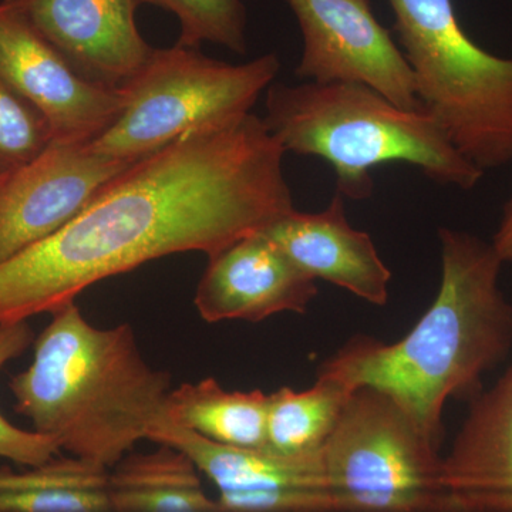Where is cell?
Listing matches in <instances>:
<instances>
[{"label": "cell", "mask_w": 512, "mask_h": 512, "mask_svg": "<svg viewBox=\"0 0 512 512\" xmlns=\"http://www.w3.org/2000/svg\"><path fill=\"white\" fill-rule=\"evenodd\" d=\"M2 183H3V180H2V178H0V184H2Z\"/></svg>", "instance_id": "cell-25"}, {"label": "cell", "mask_w": 512, "mask_h": 512, "mask_svg": "<svg viewBox=\"0 0 512 512\" xmlns=\"http://www.w3.org/2000/svg\"><path fill=\"white\" fill-rule=\"evenodd\" d=\"M33 25L90 82L120 90L154 47L137 28L141 0H22Z\"/></svg>", "instance_id": "cell-13"}, {"label": "cell", "mask_w": 512, "mask_h": 512, "mask_svg": "<svg viewBox=\"0 0 512 512\" xmlns=\"http://www.w3.org/2000/svg\"><path fill=\"white\" fill-rule=\"evenodd\" d=\"M0 512H111L107 490L0 491Z\"/></svg>", "instance_id": "cell-23"}, {"label": "cell", "mask_w": 512, "mask_h": 512, "mask_svg": "<svg viewBox=\"0 0 512 512\" xmlns=\"http://www.w3.org/2000/svg\"><path fill=\"white\" fill-rule=\"evenodd\" d=\"M264 123L285 153L318 157L336 174V191L366 200L370 171L413 165L434 183L470 191L483 171L467 161L424 110H406L359 83H272Z\"/></svg>", "instance_id": "cell-4"}, {"label": "cell", "mask_w": 512, "mask_h": 512, "mask_svg": "<svg viewBox=\"0 0 512 512\" xmlns=\"http://www.w3.org/2000/svg\"><path fill=\"white\" fill-rule=\"evenodd\" d=\"M439 239V292L416 326L394 343L350 340L318 375L389 394L440 446L448 400L476 392L510 352L512 305L498 285L504 264L490 242L446 227Z\"/></svg>", "instance_id": "cell-2"}, {"label": "cell", "mask_w": 512, "mask_h": 512, "mask_svg": "<svg viewBox=\"0 0 512 512\" xmlns=\"http://www.w3.org/2000/svg\"><path fill=\"white\" fill-rule=\"evenodd\" d=\"M177 16L180 39L177 45L198 49L214 43L232 52H247V10L241 0H141Z\"/></svg>", "instance_id": "cell-19"}, {"label": "cell", "mask_w": 512, "mask_h": 512, "mask_svg": "<svg viewBox=\"0 0 512 512\" xmlns=\"http://www.w3.org/2000/svg\"><path fill=\"white\" fill-rule=\"evenodd\" d=\"M443 478L448 512H512V365L471 404Z\"/></svg>", "instance_id": "cell-15"}, {"label": "cell", "mask_w": 512, "mask_h": 512, "mask_svg": "<svg viewBox=\"0 0 512 512\" xmlns=\"http://www.w3.org/2000/svg\"><path fill=\"white\" fill-rule=\"evenodd\" d=\"M131 164L52 141L0 184V264L60 231Z\"/></svg>", "instance_id": "cell-11"}, {"label": "cell", "mask_w": 512, "mask_h": 512, "mask_svg": "<svg viewBox=\"0 0 512 512\" xmlns=\"http://www.w3.org/2000/svg\"><path fill=\"white\" fill-rule=\"evenodd\" d=\"M268 407L269 394L229 392L210 377L171 389L164 420L221 446L265 448Z\"/></svg>", "instance_id": "cell-17"}, {"label": "cell", "mask_w": 512, "mask_h": 512, "mask_svg": "<svg viewBox=\"0 0 512 512\" xmlns=\"http://www.w3.org/2000/svg\"><path fill=\"white\" fill-rule=\"evenodd\" d=\"M279 69L275 53L232 64L191 47L154 49L143 69L121 87L120 116L89 144L101 154L134 163L190 131L248 116Z\"/></svg>", "instance_id": "cell-6"}, {"label": "cell", "mask_w": 512, "mask_h": 512, "mask_svg": "<svg viewBox=\"0 0 512 512\" xmlns=\"http://www.w3.org/2000/svg\"><path fill=\"white\" fill-rule=\"evenodd\" d=\"M12 377L15 410L69 456L113 468L164 419L171 376L148 365L130 325L101 329L64 303Z\"/></svg>", "instance_id": "cell-3"}, {"label": "cell", "mask_w": 512, "mask_h": 512, "mask_svg": "<svg viewBox=\"0 0 512 512\" xmlns=\"http://www.w3.org/2000/svg\"><path fill=\"white\" fill-rule=\"evenodd\" d=\"M157 446L128 453L110 468L111 512H218L194 461L178 448Z\"/></svg>", "instance_id": "cell-16"}, {"label": "cell", "mask_w": 512, "mask_h": 512, "mask_svg": "<svg viewBox=\"0 0 512 512\" xmlns=\"http://www.w3.org/2000/svg\"><path fill=\"white\" fill-rule=\"evenodd\" d=\"M352 393L342 380L318 375L311 389L296 392L281 387L269 394L265 448L285 456L319 453Z\"/></svg>", "instance_id": "cell-18"}, {"label": "cell", "mask_w": 512, "mask_h": 512, "mask_svg": "<svg viewBox=\"0 0 512 512\" xmlns=\"http://www.w3.org/2000/svg\"><path fill=\"white\" fill-rule=\"evenodd\" d=\"M303 39L295 74L303 82L359 83L396 106L423 110L402 49L370 0H286Z\"/></svg>", "instance_id": "cell-9"}, {"label": "cell", "mask_w": 512, "mask_h": 512, "mask_svg": "<svg viewBox=\"0 0 512 512\" xmlns=\"http://www.w3.org/2000/svg\"><path fill=\"white\" fill-rule=\"evenodd\" d=\"M417 99L478 170L512 163V59L478 46L453 0H387Z\"/></svg>", "instance_id": "cell-5"}, {"label": "cell", "mask_w": 512, "mask_h": 512, "mask_svg": "<svg viewBox=\"0 0 512 512\" xmlns=\"http://www.w3.org/2000/svg\"><path fill=\"white\" fill-rule=\"evenodd\" d=\"M0 79L45 117L56 143H92L124 106L121 90L74 69L33 25L22 0L0 2Z\"/></svg>", "instance_id": "cell-8"}, {"label": "cell", "mask_w": 512, "mask_h": 512, "mask_svg": "<svg viewBox=\"0 0 512 512\" xmlns=\"http://www.w3.org/2000/svg\"><path fill=\"white\" fill-rule=\"evenodd\" d=\"M439 447L389 394L357 387L323 447L340 512H448Z\"/></svg>", "instance_id": "cell-7"}, {"label": "cell", "mask_w": 512, "mask_h": 512, "mask_svg": "<svg viewBox=\"0 0 512 512\" xmlns=\"http://www.w3.org/2000/svg\"><path fill=\"white\" fill-rule=\"evenodd\" d=\"M35 342L28 320L0 323V370ZM62 454L52 437L23 430L0 413V458L22 468L36 467Z\"/></svg>", "instance_id": "cell-21"}, {"label": "cell", "mask_w": 512, "mask_h": 512, "mask_svg": "<svg viewBox=\"0 0 512 512\" xmlns=\"http://www.w3.org/2000/svg\"><path fill=\"white\" fill-rule=\"evenodd\" d=\"M194 305L205 322H262L278 313H305L319 289L264 231L208 256Z\"/></svg>", "instance_id": "cell-12"}, {"label": "cell", "mask_w": 512, "mask_h": 512, "mask_svg": "<svg viewBox=\"0 0 512 512\" xmlns=\"http://www.w3.org/2000/svg\"><path fill=\"white\" fill-rule=\"evenodd\" d=\"M109 471L73 456L53 457L36 467L20 471L0 468V491H35L50 488L107 490Z\"/></svg>", "instance_id": "cell-22"}, {"label": "cell", "mask_w": 512, "mask_h": 512, "mask_svg": "<svg viewBox=\"0 0 512 512\" xmlns=\"http://www.w3.org/2000/svg\"><path fill=\"white\" fill-rule=\"evenodd\" d=\"M306 275L353 293L370 305L389 302L392 272L367 232L349 224L345 197L338 191L319 212L293 210L264 229Z\"/></svg>", "instance_id": "cell-14"}, {"label": "cell", "mask_w": 512, "mask_h": 512, "mask_svg": "<svg viewBox=\"0 0 512 512\" xmlns=\"http://www.w3.org/2000/svg\"><path fill=\"white\" fill-rule=\"evenodd\" d=\"M491 245L503 264H512V197L504 207L503 217Z\"/></svg>", "instance_id": "cell-24"}, {"label": "cell", "mask_w": 512, "mask_h": 512, "mask_svg": "<svg viewBox=\"0 0 512 512\" xmlns=\"http://www.w3.org/2000/svg\"><path fill=\"white\" fill-rule=\"evenodd\" d=\"M285 154L249 113L141 158L60 231L0 264V323L52 313L154 259L212 256L264 231L295 210Z\"/></svg>", "instance_id": "cell-1"}, {"label": "cell", "mask_w": 512, "mask_h": 512, "mask_svg": "<svg viewBox=\"0 0 512 512\" xmlns=\"http://www.w3.org/2000/svg\"><path fill=\"white\" fill-rule=\"evenodd\" d=\"M148 440L194 461L217 487L218 512H340L323 450L285 456L268 448L221 446L164 419Z\"/></svg>", "instance_id": "cell-10"}, {"label": "cell", "mask_w": 512, "mask_h": 512, "mask_svg": "<svg viewBox=\"0 0 512 512\" xmlns=\"http://www.w3.org/2000/svg\"><path fill=\"white\" fill-rule=\"evenodd\" d=\"M52 141L45 117L0 79V178L35 160Z\"/></svg>", "instance_id": "cell-20"}]
</instances>
